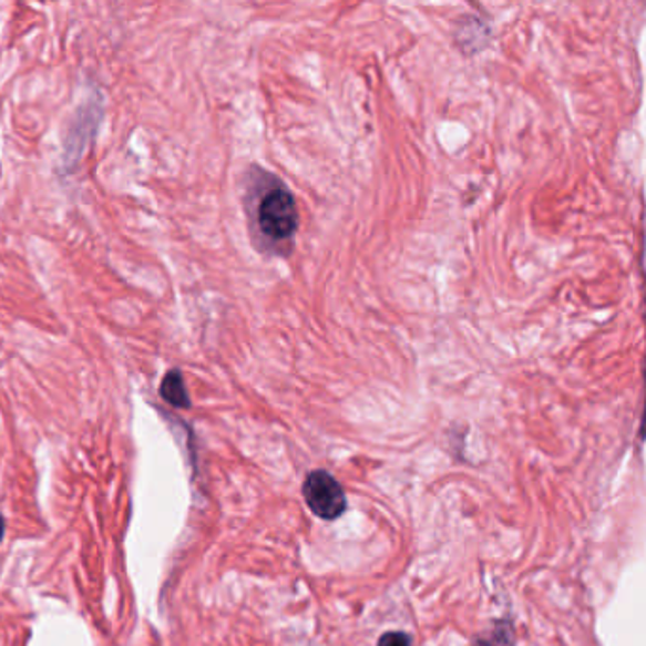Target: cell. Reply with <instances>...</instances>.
<instances>
[{
  "mask_svg": "<svg viewBox=\"0 0 646 646\" xmlns=\"http://www.w3.org/2000/svg\"><path fill=\"white\" fill-rule=\"evenodd\" d=\"M99 124V106L85 105L79 112L76 124L72 125L69 139H66V162L74 164L84 154L85 146L90 144V139L95 133V125Z\"/></svg>",
  "mask_w": 646,
  "mask_h": 646,
  "instance_id": "3957f363",
  "label": "cell"
},
{
  "mask_svg": "<svg viewBox=\"0 0 646 646\" xmlns=\"http://www.w3.org/2000/svg\"><path fill=\"white\" fill-rule=\"evenodd\" d=\"M496 626H499V629H495L490 637L478 640L474 646H514V629H512L509 622L496 624Z\"/></svg>",
  "mask_w": 646,
  "mask_h": 646,
  "instance_id": "5b68a950",
  "label": "cell"
},
{
  "mask_svg": "<svg viewBox=\"0 0 646 646\" xmlns=\"http://www.w3.org/2000/svg\"><path fill=\"white\" fill-rule=\"evenodd\" d=\"M378 646H413V643L404 632H387L379 637Z\"/></svg>",
  "mask_w": 646,
  "mask_h": 646,
  "instance_id": "8992f818",
  "label": "cell"
},
{
  "mask_svg": "<svg viewBox=\"0 0 646 646\" xmlns=\"http://www.w3.org/2000/svg\"><path fill=\"white\" fill-rule=\"evenodd\" d=\"M307 509L325 522H336L347 510V495L341 483L328 470H311L301 485Z\"/></svg>",
  "mask_w": 646,
  "mask_h": 646,
  "instance_id": "7a4b0ae2",
  "label": "cell"
},
{
  "mask_svg": "<svg viewBox=\"0 0 646 646\" xmlns=\"http://www.w3.org/2000/svg\"><path fill=\"white\" fill-rule=\"evenodd\" d=\"M2 536H4V520L0 516V541H2Z\"/></svg>",
  "mask_w": 646,
  "mask_h": 646,
  "instance_id": "52a82bcc",
  "label": "cell"
},
{
  "mask_svg": "<svg viewBox=\"0 0 646 646\" xmlns=\"http://www.w3.org/2000/svg\"><path fill=\"white\" fill-rule=\"evenodd\" d=\"M160 392H162V399L165 402H170L171 406H175V408H188L189 406L188 391H186L183 376L178 370H171L165 376L162 387H160Z\"/></svg>",
  "mask_w": 646,
  "mask_h": 646,
  "instance_id": "277c9868",
  "label": "cell"
},
{
  "mask_svg": "<svg viewBox=\"0 0 646 646\" xmlns=\"http://www.w3.org/2000/svg\"><path fill=\"white\" fill-rule=\"evenodd\" d=\"M248 218L255 239L269 255H288L300 228L298 203L287 184L258 171L248 192Z\"/></svg>",
  "mask_w": 646,
  "mask_h": 646,
  "instance_id": "6da1fadb",
  "label": "cell"
}]
</instances>
